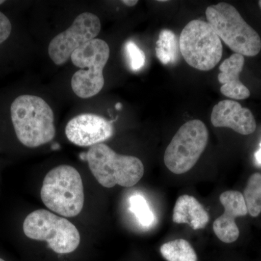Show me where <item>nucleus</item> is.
Instances as JSON below:
<instances>
[{
  "label": "nucleus",
  "mask_w": 261,
  "mask_h": 261,
  "mask_svg": "<svg viewBox=\"0 0 261 261\" xmlns=\"http://www.w3.org/2000/svg\"><path fill=\"white\" fill-rule=\"evenodd\" d=\"M179 43L176 34L171 30L164 29L160 33L156 43V56L163 65L172 64L177 61Z\"/></svg>",
  "instance_id": "obj_15"
},
{
  "label": "nucleus",
  "mask_w": 261,
  "mask_h": 261,
  "mask_svg": "<svg viewBox=\"0 0 261 261\" xmlns=\"http://www.w3.org/2000/svg\"><path fill=\"white\" fill-rule=\"evenodd\" d=\"M113 132L111 121L92 113L74 117L65 127L68 140L80 147H92L102 143L112 137Z\"/></svg>",
  "instance_id": "obj_10"
},
{
  "label": "nucleus",
  "mask_w": 261,
  "mask_h": 261,
  "mask_svg": "<svg viewBox=\"0 0 261 261\" xmlns=\"http://www.w3.org/2000/svg\"><path fill=\"white\" fill-rule=\"evenodd\" d=\"M259 6H260V8H261V0L260 1L258 2Z\"/></svg>",
  "instance_id": "obj_25"
},
{
  "label": "nucleus",
  "mask_w": 261,
  "mask_h": 261,
  "mask_svg": "<svg viewBox=\"0 0 261 261\" xmlns=\"http://www.w3.org/2000/svg\"><path fill=\"white\" fill-rule=\"evenodd\" d=\"M40 195L43 203L53 212L67 218L78 216L84 204L80 173L68 165L57 166L44 177Z\"/></svg>",
  "instance_id": "obj_2"
},
{
  "label": "nucleus",
  "mask_w": 261,
  "mask_h": 261,
  "mask_svg": "<svg viewBox=\"0 0 261 261\" xmlns=\"http://www.w3.org/2000/svg\"><path fill=\"white\" fill-rule=\"evenodd\" d=\"M179 49L184 59L192 68L208 71L221 61L223 46L221 39L207 22L193 20L180 34Z\"/></svg>",
  "instance_id": "obj_7"
},
{
  "label": "nucleus",
  "mask_w": 261,
  "mask_h": 261,
  "mask_svg": "<svg viewBox=\"0 0 261 261\" xmlns=\"http://www.w3.org/2000/svg\"><path fill=\"white\" fill-rule=\"evenodd\" d=\"M244 64V56L234 53L220 65L221 73L218 75V80L222 84L220 90L226 97L240 100L250 97V90L240 80Z\"/></svg>",
  "instance_id": "obj_13"
},
{
  "label": "nucleus",
  "mask_w": 261,
  "mask_h": 261,
  "mask_svg": "<svg viewBox=\"0 0 261 261\" xmlns=\"http://www.w3.org/2000/svg\"><path fill=\"white\" fill-rule=\"evenodd\" d=\"M220 202L224 206V213L214 221L213 228L221 242L232 243L240 236V229L235 219L248 214L245 198L241 192L228 190L220 195Z\"/></svg>",
  "instance_id": "obj_11"
},
{
  "label": "nucleus",
  "mask_w": 261,
  "mask_h": 261,
  "mask_svg": "<svg viewBox=\"0 0 261 261\" xmlns=\"http://www.w3.org/2000/svg\"><path fill=\"white\" fill-rule=\"evenodd\" d=\"M0 261H5V260H3V259L0 258Z\"/></svg>",
  "instance_id": "obj_26"
},
{
  "label": "nucleus",
  "mask_w": 261,
  "mask_h": 261,
  "mask_svg": "<svg viewBox=\"0 0 261 261\" xmlns=\"http://www.w3.org/2000/svg\"><path fill=\"white\" fill-rule=\"evenodd\" d=\"M110 57L107 42L94 39L73 51L70 60L75 66L82 68L73 75L71 87L79 97L87 99L97 95L105 84L103 69Z\"/></svg>",
  "instance_id": "obj_5"
},
{
  "label": "nucleus",
  "mask_w": 261,
  "mask_h": 261,
  "mask_svg": "<svg viewBox=\"0 0 261 261\" xmlns=\"http://www.w3.org/2000/svg\"><path fill=\"white\" fill-rule=\"evenodd\" d=\"M160 250L167 261H197L195 250L188 241L183 239L163 244Z\"/></svg>",
  "instance_id": "obj_16"
},
{
  "label": "nucleus",
  "mask_w": 261,
  "mask_h": 261,
  "mask_svg": "<svg viewBox=\"0 0 261 261\" xmlns=\"http://www.w3.org/2000/svg\"><path fill=\"white\" fill-rule=\"evenodd\" d=\"M139 2L137 0H123L122 3L128 7H134L137 5Z\"/></svg>",
  "instance_id": "obj_21"
},
{
  "label": "nucleus",
  "mask_w": 261,
  "mask_h": 261,
  "mask_svg": "<svg viewBox=\"0 0 261 261\" xmlns=\"http://www.w3.org/2000/svg\"><path fill=\"white\" fill-rule=\"evenodd\" d=\"M10 116L17 138L25 147L45 145L56 136L53 110L38 96L24 94L15 98Z\"/></svg>",
  "instance_id": "obj_1"
},
{
  "label": "nucleus",
  "mask_w": 261,
  "mask_h": 261,
  "mask_svg": "<svg viewBox=\"0 0 261 261\" xmlns=\"http://www.w3.org/2000/svg\"><path fill=\"white\" fill-rule=\"evenodd\" d=\"M3 3H5L4 0H0V5H3Z\"/></svg>",
  "instance_id": "obj_24"
},
{
  "label": "nucleus",
  "mask_w": 261,
  "mask_h": 261,
  "mask_svg": "<svg viewBox=\"0 0 261 261\" xmlns=\"http://www.w3.org/2000/svg\"><path fill=\"white\" fill-rule=\"evenodd\" d=\"M211 121L215 127L231 128L242 135H251L256 129L251 111L231 99L221 101L214 106Z\"/></svg>",
  "instance_id": "obj_12"
},
{
  "label": "nucleus",
  "mask_w": 261,
  "mask_h": 261,
  "mask_svg": "<svg viewBox=\"0 0 261 261\" xmlns=\"http://www.w3.org/2000/svg\"><path fill=\"white\" fill-rule=\"evenodd\" d=\"M23 229L27 238L46 242L56 253H70L80 244V231L74 225L44 209L29 214L24 220Z\"/></svg>",
  "instance_id": "obj_6"
},
{
  "label": "nucleus",
  "mask_w": 261,
  "mask_h": 261,
  "mask_svg": "<svg viewBox=\"0 0 261 261\" xmlns=\"http://www.w3.org/2000/svg\"><path fill=\"white\" fill-rule=\"evenodd\" d=\"M100 30L97 15L90 13L79 15L69 28L51 39L48 47L49 58L57 65L64 64L73 51L96 39Z\"/></svg>",
  "instance_id": "obj_9"
},
{
  "label": "nucleus",
  "mask_w": 261,
  "mask_h": 261,
  "mask_svg": "<svg viewBox=\"0 0 261 261\" xmlns=\"http://www.w3.org/2000/svg\"><path fill=\"white\" fill-rule=\"evenodd\" d=\"M122 107H123V106H122L121 103L118 102L116 105V109L118 110V111H120V110H121Z\"/></svg>",
  "instance_id": "obj_23"
},
{
  "label": "nucleus",
  "mask_w": 261,
  "mask_h": 261,
  "mask_svg": "<svg viewBox=\"0 0 261 261\" xmlns=\"http://www.w3.org/2000/svg\"><path fill=\"white\" fill-rule=\"evenodd\" d=\"M130 210L135 215L141 225L149 226L154 221V215L149 208L145 197L140 195L132 196L129 199Z\"/></svg>",
  "instance_id": "obj_18"
},
{
  "label": "nucleus",
  "mask_w": 261,
  "mask_h": 261,
  "mask_svg": "<svg viewBox=\"0 0 261 261\" xmlns=\"http://www.w3.org/2000/svg\"><path fill=\"white\" fill-rule=\"evenodd\" d=\"M255 161L258 165H261V142L260 144V147L257 149L256 152L255 153Z\"/></svg>",
  "instance_id": "obj_22"
},
{
  "label": "nucleus",
  "mask_w": 261,
  "mask_h": 261,
  "mask_svg": "<svg viewBox=\"0 0 261 261\" xmlns=\"http://www.w3.org/2000/svg\"><path fill=\"white\" fill-rule=\"evenodd\" d=\"M86 161L94 178L106 188H112L116 185L135 186L145 173L140 159L118 154L104 143L91 147L86 153Z\"/></svg>",
  "instance_id": "obj_3"
},
{
  "label": "nucleus",
  "mask_w": 261,
  "mask_h": 261,
  "mask_svg": "<svg viewBox=\"0 0 261 261\" xmlns=\"http://www.w3.org/2000/svg\"><path fill=\"white\" fill-rule=\"evenodd\" d=\"M243 196L248 214L252 217H257L261 213L260 173H253L249 178Z\"/></svg>",
  "instance_id": "obj_17"
},
{
  "label": "nucleus",
  "mask_w": 261,
  "mask_h": 261,
  "mask_svg": "<svg viewBox=\"0 0 261 261\" xmlns=\"http://www.w3.org/2000/svg\"><path fill=\"white\" fill-rule=\"evenodd\" d=\"M207 23L221 40L237 54L257 56L261 49V39L232 5L220 3L206 9Z\"/></svg>",
  "instance_id": "obj_4"
},
{
  "label": "nucleus",
  "mask_w": 261,
  "mask_h": 261,
  "mask_svg": "<svg viewBox=\"0 0 261 261\" xmlns=\"http://www.w3.org/2000/svg\"><path fill=\"white\" fill-rule=\"evenodd\" d=\"M12 32V24L4 13L0 12V44L9 38Z\"/></svg>",
  "instance_id": "obj_20"
},
{
  "label": "nucleus",
  "mask_w": 261,
  "mask_h": 261,
  "mask_svg": "<svg viewBox=\"0 0 261 261\" xmlns=\"http://www.w3.org/2000/svg\"><path fill=\"white\" fill-rule=\"evenodd\" d=\"M172 219L176 224H188L192 229L198 230L207 226L210 217L195 197L184 195L176 200Z\"/></svg>",
  "instance_id": "obj_14"
},
{
  "label": "nucleus",
  "mask_w": 261,
  "mask_h": 261,
  "mask_svg": "<svg viewBox=\"0 0 261 261\" xmlns=\"http://www.w3.org/2000/svg\"><path fill=\"white\" fill-rule=\"evenodd\" d=\"M127 58L129 63L130 69L134 71H139L145 65L146 57L144 51L135 42L128 41L125 45Z\"/></svg>",
  "instance_id": "obj_19"
},
{
  "label": "nucleus",
  "mask_w": 261,
  "mask_h": 261,
  "mask_svg": "<svg viewBox=\"0 0 261 261\" xmlns=\"http://www.w3.org/2000/svg\"><path fill=\"white\" fill-rule=\"evenodd\" d=\"M208 138L207 127L200 120H192L182 125L165 152L166 167L175 174L188 172L205 151Z\"/></svg>",
  "instance_id": "obj_8"
}]
</instances>
